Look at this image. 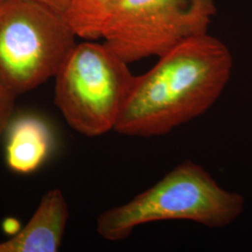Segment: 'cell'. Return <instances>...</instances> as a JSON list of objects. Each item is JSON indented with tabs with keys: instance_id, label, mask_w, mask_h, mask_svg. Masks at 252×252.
<instances>
[{
	"instance_id": "1",
	"label": "cell",
	"mask_w": 252,
	"mask_h": 252,
	"mask_svg": "<svg viewBox=\"0 0 252 252\" xmlns=\"http://www.w3.org/2000/svg\"><path fill=\"white\" fill-rule=\"evenodd\" d=\"M135 76L114 131L153 137L201 116L230 81L234 59L229 48L208 33L190 37L158 57Z\"/></svg>"
},
{
	"instance_id": "2",
	"label": "cell",
	"mask_w": 252,
	"mask_h": 252,
	"mask_svg": "<svg viewBox=\"0 0 252 252\" xmlns=\"http://www.w3.org/2000/svg\"><path fill=\"white\" fill-rule=\"evenodd\" d=\"M243 196L221 188L204 167L184 161L151 188L126 204L103 211L100 236L117 242L138 226L164 220H189L209 228L230 225L242 214Z\"/></svg>"
},
{
	"instance_id": "3",
	"label": "cell",
	"mask_w": 252,
	"mask_h": 252,
	"mask_svg": "<svg viewBox=\"0 0 252 252\" xmlns=\"http://www.w3.org/2000/svg\"><path fill=\"white\" fill-rule=\"evenodd\" d=\"M105 43L76 44L55 75L54 102L75 131L94 137L115 129L135 81Z\"/></svg>"
},
{
	"instance_id": "4",
	"label": "cell",
	"mask_w": 252,
	"mask_h": 252,
	"mask_svg": "<svg viewBox=\"0 0 252 252\" xmlns=\"http://www.w3.org/2000/svg\"><path fill=\"white\" fill-rule=\"evenodd\" d=\"M66 19L32 0L0 2V76L17 94L55 77L76 45Z\"/></svg>"
},
{
	"instance_id": "5",
	"label": "cell",
	"mask_w": 252,
	"mask_h": 252,
	"mask_svg": "<svg viewBox=\"0 0 252 252\" xmlns=\"http://www.w3.org/2000/svg\"><path fill=\"white\" fill-rule=\"evenodd\" d=\"M216 13V0H123L102 38L134 63L207 34Z\"/></svg>"
},
{
	"instance_id": "6",
	"label": "cell",
	"mask_w": 252,
	"mask_h": 252,
	"mask_svg": "<svg viewBox=\"0 0 252 252\" xmlns=\"http://www.w3.org/2000/svg\"><path fill=\"white\" fill-rule=\"evenodd\" d=\"M68 218V205L63 191L48 190L25 227L11 238L0 242V252H58Z\"/></svg>"
},
{
	"instance_id": "7",
	"label": "cell",
	"mask_w": 252,
	"mask_h": 252,
	"mask_svg": "<svg viewBox=\"0 0 252 252\" xmlns=\"http://www.w3.org/2000/svg\"><path fill=\"white\" fill-rule=\"evenodd\" d=\"M6 162L17 174H30L45 162L52 150L48 125L36 116H23L9 125Z\"/></svg>"
},
{
	"instance_id": "8",
	"label": "cell",
	"mask_w": 252,
	"mask_h": 252,
	"mask_svg": "<svg viewBox=\"0 0 252 252\" xmlns=\"http://www.w3.org/2000/svg\"><path fill=\"white\" fill-rule=\"evenodd\" d=\"M123 0H70L65 17L78 37L101 38Z\"/></svg>"
},
{
	"instance_id": "9",
	"label": "cell",
	"mask_w": 252,
	"mask_h": 252,
	"mask_svg": "<svg viewBox=\"0 0 252 252\" xmlns=\"http://www.w3.org/2000/svg\"><path fill=\"white\" fill-rule=\"evenodd\" d=\"M17 94L12 90L0 76V136L10 125L15 109Z\"/></svg>"
},
{
	"instance_id": "10",
	"label": "cell",
	"mask_w": 252,
	"mask_h": 252,
	"mask_svg": "<svg viewBox=\"0 0 252 252\" xmlns=\"http://www.w3.org/2000/svg\"><path fill=\"white\" fill-rule=\"evenodd\" d=\"M65 17L70 0H32Z\"/></svg>"
},
{
	"instance_id": "11",
	"label": "cell",
	"mask_w": 252,
	"mask_h": 252,
	"mask_svg": "<svg viewBox=\"0 0 252 252\" xmlns=\"http://www.w3.org/2000/svg\"><path fill=\"white\" fill-rule=\"evenodd\" d=\"M1 1H3V0H0V2H1Z\"/></svg>"
}]
</instances>
